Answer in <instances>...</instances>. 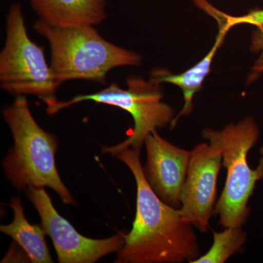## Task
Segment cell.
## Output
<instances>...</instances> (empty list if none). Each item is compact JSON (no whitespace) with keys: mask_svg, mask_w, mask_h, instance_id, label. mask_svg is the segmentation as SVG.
Wrapping results in <instances>:
<instances>
[{"mask_svg":"<svg viewBox=\"0 0 263 263\" xmlns=\"http://www.w3.org/2000/svg\"><path fill=\"white\" fill-rule=\"evenodd\" d=\"M130 170L136 182V212L116 263H193L200 256L193 226L179 209L162 201L143 174L141 150L127 148L115 156Z\"/></svg>","mask_w":263,"mask_h":263,"instance_id":"cell-1","label":"cell"},{"mask_svg":"<svg viewBox=\"0 0 263 263\" xmlns=\"http://www.w3.org/2000/svg\"><path fill=\"white\" fill-rule=\"evenodd\" d=\"M3 115L13 139V146L3 161L7 179L19 192L32 186L51 188L64 203L76 205L57 170V137L40 127L25 96H17Z\"/></svg>","mask_w":263,"mask_h":263,"instance_id":"cell-2","label":"cell"},{"mask_svg":"<svg viewBox=\"0 0 263 263\" xmlns=\"http://www.w3.org/2000/svg\"><path fill=\"white\" fill-rule=\"evenodd\" d=\"M34 29L48 41L52 74L60 85L71 80L103 82L112 69L141 63L139 54L104 39L92 25L56 27L38 18Z\"/></svg>","mask_w":263,"mask_h":263,"instance_id":"cell-3","label":"cell"},{"mask_svg":"<svg viewBox=\"0 0 263 263\" xmlns=\"http://www.w3.org/2000/svg\"><path fill=\"white\" fill-rule=\"evenodd\" d=\"M202 136L211 146L220 151L227 170L226 184L214 214L219 216L224 228L241 227L250 212L248 202L256 183L263 178V148L257 168H251L247 161L249 150L259 138L257 124L252 117H247L237 124H228L221 130L206 128Z\"/></svg>","mask_w":263,"mask_h":263,"instance_id":"cell-4","label":"cell"},{"mask_svg":"<svg viewBox=\"0 0 263 263\" xmlns=\"http://www.w3.org/2000/svg\"><path fill=\"white\" fill-rule=\"evenodd\" d=\"M127 89L113 83L98 92L79 95L67 101H58L46 107L48 115L53 116L63 109L85 101L112 105L125 110L134 120V128L125 141L113 146H104L101 155H117L127 148L141 150L145 140L153 131L171 124L175 119L172 107L162 101L163 91L160 83L146 81L138 76L127 79Z\"/></svg>","mask_w":263,"mask_h":263,"instance_id":"cell-5","label":"cell"},{"mask_svg":"<svg viewBox=\"0 0 263 263\" xmlns=\"http://www.w3.org/2000/svg\"><path fill=\"white\" fill-rule=\"evenodd\" d=\"M0 86L16 97L33 95L46 107L58 101L60 84L53 78L43 47L29 38L18 3L10 5L7 15L6 40L0 53Z\"/></svg>","mask_w":263,"mask_h":263,"instance_id":"cell-6","label":"cell"},{"mask_svg":"<svg viewBox=\"0 0 263 263\" xmlns=\"http://www.w3.org/2000/svg\"><path fill=\"white\" fill-rule=\"evenodd\" d=\"M27 193L41 217V226L51 238L59 262H96L105 256L117 253L124 246L123 232L103 239H93L81 235L59 214L45 188L32 186Z\"/></svg>","mask_w":263,"mask_h":263,"instance_id":"cell-7","label":"cell"},{"mask_svg":"<svg viewBox=\"0 0 263 263\" xmlns=\"http://www.w3.org/2000/svg\"><path fill=\"white\" fill-rule=\"evenodd\" d=\"M221 164L220 151L207 143H200L191 151L179 209L185 221L204 233L209 230L214 214Z\"/></svg>","mask_w":263,"mask_h":263,"instance_id":"cell-8","label":"cell"},{"mask_svg":"<svg viewBox=\"0 0 263 263\" xmlns=\"http://www.w3.org/2000/svg\"><path fill=\"white\" fill-rule=\"evenodd\" d=\"M144 145L146 162L143 171L146 181L162 201L180 209L191 151L175 146L157 130L147 137Z\"/></svg>","mask_w":263,"mask_h":263,"instance_id":"cell-9","label":"cell"},{"mask_svg":"<svg viewBox=\"0 0 263 263\" xmlns=\"http://www.w3.org/2000/svg\"><path fill=\"white\" fill-rule=\"evenodd\" d=\"M39 19L52 26H96L106 18L107 0H29Z\"/></svg>","mask_w":263,"mask_h":263,"instance_id":"cell-10","label":"cell"},{"mask_svg":"<svg viewBox=\"0 0 263 263\" xmlns=\"http://www.w3.org/2000/svg\"><path fill=\"white\" fill-rule=\"evenodd\" d=\"M226 34V33L219 32L214 46L207 53L206 56L197 65L184 71L182 73L172 74L166 69L157 68L151 74V79L152 81L160 84L168 83L176 85L182 91L184 105L179 115L175 117L174 120L171 123L172 127L176 125L180 117L189 115L193 110L194 96L197 91L202 89L204 80L210 73L213 60L215 57L216 51L224 42Z\"/></svg>","mask_w":263,"mask_h":263,"instance_id":"cell-11","label":"cell"},{"mask_svg":"<svg viewBox=\"0 0 263 263\" xmlns=\"http://www.w3.org/2000/svg\"><path fill=\"white\" fill-rule=\"evenodd\" d=\"M8 205L13 210V220L10 224H2L0 231L23 249L30 262H53L46 243L47 234L41 224H30L26 219L20 197H13Z\"/></svg>","mask_w":263,"mask_h":263,"instance_id":"cell-12","label":"cell"},{"mask_svg":"<svg viewBox=\"0 0 263 263\" xmlns=\"http://www.w3.org/2000/svg\"><path fill=\"white\" fill-rule=\"evenodd\" d=\"M213 245L209 252L200 255L193 263H224L238 253L247 240L241 227H228L222 232L213 231Z\"/></svg>","mask_w":263,"mask_h":263,"instance_id":"cell-13","label":"cell"},{"mask_svg":"<svg viewBox=\"0 0 263 263\" xmlns=\"http://www.w3.org/2000/svg\"><path fill=\"white\" fill-rule=\"evenodd\" d=\"M197 7L215 19L219 25V32L228 33L232 27L241 24L256 26L257 28L263 29V10L256 9L248 14L241 16H233L226 14L213 7L207 0H199Z\"/></svg>","mask_w":263,"mask_h":263,"instance_id":"cell-14","label":"cell"},{"mask_svg":"<svg viewBox=\"0 0 263 263\" xmlns=\"http://www.w3.org/2000/svg\"><path fill=\"white\" fill-rule=\"evenodd\" d=\"M250 50L253 53H260L257 61L251 69L247 78V84H251L263 73V29L257 28L251 38Z\"/></svg>","mask_w":263,"mask_h":263,"instance_id":"cell-15","label":"cell"},{"mask_svg":"<svg viewBox=\"0 0 263 263\" xmlns=\"http://www.w3.org/2000/svg\"><path fill=\"white\" fill-rule=\"evenodd\" d=\"M24 251L23 249L21 251H18L17 249L10 248V251H8V253L6 254V256L2 259L1 262H24L22 260H25L28 259L29 262V258L28 255L27 254H20L23 253ZM27 262V261H26Z\"/></svg>","mask_w":263,"mask_h":263,"instance_id":"cell-16","label":"cell"}]
</instances>
